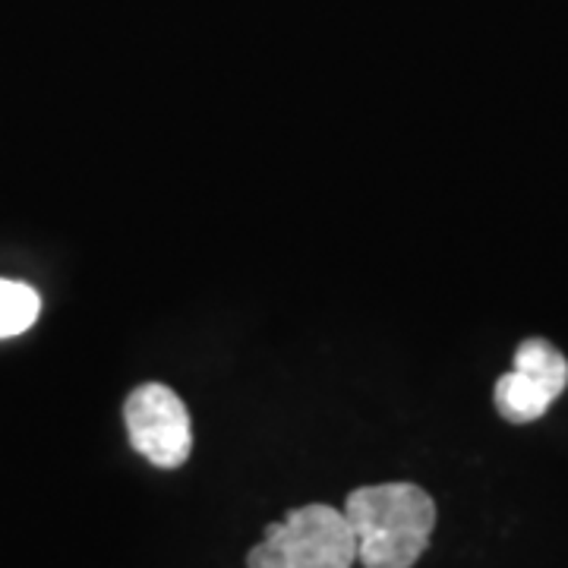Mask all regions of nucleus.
<instances>
[{"label":"nucleus","instance_id":"f257e3e1","mask_svg":"<svg viewBox=\"0 0 568 568\" xmlns=\"http://www.w3.org/2000/svg\"><path fill=\"white\" fill-rule=\"evenodd\" d=\"M345 518L354 530L357 562L366 568H410L429 547L436 506L417 484H379L354 489Z\"/></svg>","mask_w":568,"mask_h":568},{"label":"nucleus","instance_id":"f03ea898","mask_svg":"<svg viewBox=\"0 0 568 568\" xmlns=\"http://www.w3.org/2000/svg\"><path fill=\"white\" fill-rule=\"evenodd\" d=\"M357 562L354 530L345 511L304 506L265 528L263 544L250 549V568H351Z\"/></svg>","mask_w":568,"mask_h":568},{"label":"nucleus","instance_id":"7ed1b4c3","mask_svg":"<svg viewBox=\"0 0 568 568\" xmlns=\"http://www.w3.org/2000/svg\"><path fill=\"white\" fill-rule=\"evenodd\" d=\"M123 420L130 433V446L136 448L145 462L171 470L190 458L193 424H190V410L174 388L162 383H145L133 388L123 405Z\"/></svg>","mask_w":568,"mask_h":568},{"label":"nucleus","instance_id":"20e7f679","mask_svg":"<svg viewBox=\"0 0 568 568\" xmlns=\"http://www.w3.org/2000/svg\"><path fill=\"white\" fill-rule=\"evenodd\" d=\"M568 361L547 338H528L515 351L511 373L496 383V407L508 424H534L566 392Z\"/></svg>","mask_w":568,"mask_h":568},{"label":"nucleus","instance_id":"39448f33","mask_svg":"<svg viewBox=\"0 0 568 568\" xmlns=\"http://www.w3.org/2000/svg\"><path fill=\"white\" fill-rule=\"evenodd\" d=\"M39 294L22 282L0 278V338L22 335L29 325L39 320Z\"/></svg>","mask_w":568,"mask_h":568}]
</instances>
